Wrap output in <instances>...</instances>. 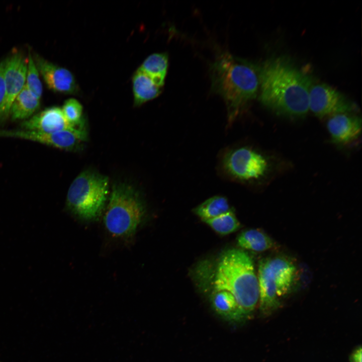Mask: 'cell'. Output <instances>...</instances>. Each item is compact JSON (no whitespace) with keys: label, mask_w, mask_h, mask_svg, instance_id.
Here are the masks:
<instances>
[{"label":"cell","mask_w":362,"mask_h":362,"mask_svg":"<svg viewBox=\"0 0 362 362\" xmlns=\"http://www.w3.org/2000/svg\"><path fill=\"white\" fill-rule=\"evenodd\" d=\"M261 103L278 114L298 117L309 111L311 77L289 61L270 59L258 67Z\"/></svg>","instance_id":"cell-1"},{"label":"cell","mask_w":362,"mask_h":362,"mask_svg":"<svg viewBox=\"0 0 362 362\" xmlns=\"http://www.w3.org/2000/svg\"><path fill=\"white\" fill-rule=\"evenodd\" d=\"M202 282H207L211 290H225L236 299L249 317L259 302V287L253 260L241 249L224 251L214 265H200Z\"/></svg>","instance_id":"cell-2"},{"label":"cell","mask_w":362,"mask_h":362,"mask_svg":"<svg viewBox=\"0 0 362 362\" xmlns=\"http://www.w3.org/2000/svg\"><path fill=\"white\" fill-rule=\"evenodd\" d=\"M211 90L226 104L233 119L254 99L259 87L258 67L228 52L220 55L211 65Z\"/></svg>","instance_id":"cell-3"},{"label":"cell","mask_w":362,"mask_h":362,"mask_svg":"<svg viewBox=\"0 0 362 362\" xmlns=\"http://www.w3.org/2000/svg\"><path fill=\"white\" fill-rule=\"evenodd\" d=\"M257 277L259 308L268 313L277 308L281 299L292 291L298 278V269L285 256L267 257L259 261Z\"/></svg>","instance_id":"cell-4"},{"label":"cell","mask_w":362,"mask_h":362,"mask_svg":"<svg viewBox=\"0 0 362 362\" xmlns=\"http://www.w3.org/2000/svg\"><path fill=\"white\" fill-rule=\"evenodd\" d=\"M108 177L86 170L71 184L66 196V207L74 215L85 221L98 219L104 208L109 191Z\"/></svg>","instance_id":"cell-5"},{"label":"cell","mask_w":362,"mask_h":362,"mask_svg":"<svg viewBox=\"0 0 362 362\" xmlns=\"http://www.w3.org/2000/svg\"><path fill=\"white\" fill-rule=\"evenodd\" d=\"M144 213L141 199L132 187L121 184L115 185L104 218L106 228L114 236H130L135 232Z\"/></svg>","instance_id":"cell-6"},{"label":"cell","mask_w":362,"mask_h":362,"mask_svg":"<svg viewBox=\"0 0 362 362\" xmlns=\"http://www.w3.org/2000/svg\"><path fill=\"white\" fill-rule=\"evenodd\" d=\"M0 137H13L39 142L67 151L76 150L87 138L84 128H73L54 133L26 130L0 129Z\"/></svg>","instance_id":"cell-7"},{"label":"cell","mask_w":362,"mask_h":362,"mask_svg":"<svg viewBox=\"0 0 362 362\" xmlns=\"http://www.w3.org/2000/svg\"><path fill=\"white\" fill-rule=\"evenodd\" d=\"M223 165L230 174L242 180L262 176L268 167L267 162L263 156L245 147L229 152L224 158Z\"/></svg>","instance_id":"cell-8"},{"label":"cell","mask_w":362,"mask_h":362,"mask_svg":"<svg viewBox=\"0 0 362 362\" xmlns=\"http://www.w3.org/2000/svg\"><path fill=\"white\" fill-rule=\"evenodd\" d=\"M353 104L342 93L325 83L312 84L309 95V109L316 116L323 118L348 113Z\"/></svg>","instance_id":"cell-9"},{"label":"cell","mask_w":362,"mask_h":362,"mask_svg":"<svg viewBox=\"0 0 362 362\" xmlns=\"http://www.w3.org/2000/svg\"><path fill=\"white\" fill-rule=\"evenodd\" d=\"M3 62L6 96L0 109V119L10 115L14 100L25 85L28 59L20 53H17Z\"/></svg>","instance_id":"cell-10"},{"label":"cell","mask_w":362,"mask_h":362,"mask_svg":"<svg viewBox=\"0 0 362 362\" xmlns=\"http://www.w3.org/2000/svg\"><path fill=\"white\" fill-rule=\"evenodd\" d=\"M34 60L47 87L64 94H76L79 88L73 74L67 69L54 64L38 55Z\"/></svg>","instance_id":"cell-11"},{"label":"cell","mask_w":362,"mask_h":362,"mask_svg":"<svg viewBox=\"0 0 362 362\" xmlns=\"http://www.w3.org/2000/svg\"><path fill=\"white\" fill-rule=\"evenodd\" d=\"M21 126L24 130L43 133H54L79 128L71 126L65 118L61 108L58 107L45 109L24 121Z\"/></svg>","instance_id":"cell-12"},{"label":"cell","mask_w":362,"mask_h":362,"mask_svg":"<svg viewBox=\"0 0 362 362\" xmlns=\"http://www.w3.org/2000/svg\"><path fill=\"white\" fill-rule=\"evenodd\" d=\"M327 126L332 141L344 144L356 139L361 132V119L347 113L331 116Z\"/></svg>","instance_id":"cell-13"},{"label":"cell","mask_w":362,"mask_h":362,"mask_svg":"<svg viewBox=\"0 0 362 362\" xmlns=\"http://www.w3.org/2000/svg\"><path fill=\"white\" fill-rule=\"evenodd\" d=\"M210 300L215 311L222 317L232 321L247 318L233 295L225 290H211Z\"/></svg>","instance_id":"cell-14"},{"label":"cell","mask_w":362,"mask_h":362,"mask_svg":"<svg viewBox=\"0 0 362 362\" xmlns=\"http://www.w3.org/2000/svg\"><path fill=\"white\" fill-rule=\"evenodd\" d=\"M134 105L138 107L158 96L162 87L157 85L145 73L138 69L132 78Z\"/></svg>","instance_id":"cell-15"},{"label":"cell","mask_w":362,"mask_h":362,"mask_svg":"<svg viewBox=\"0 0 362 362\" xmlns=\"http://www.w3.org/2000/svg\"><path fill=\"white\" fill-rule=\"evenodd\" d=\"M237 244L242 249L263 252L275 246L273 239L261 229H250L242 231L237 237Z\"/></svg>","instance_id":"cell-16"},{"label":"cell","mask_w":362,"mask_h":362,"mask_svg":"<svg viewBox=\"0 0 362 362\" xmlns=\"http://www.w3.org/2000/svg\"><path fill=\"white\" fill-rule=\"evenodd\" d=\"M40 107V100L25 85L14 100L10 111L13 120L28 118Z\"/></svg>","instance_id":"cell-17"},{"label":"cell","mask_w":362,"mask_h":362,"mask_svg":"<svg viewBox=\"0 0 362 362\" xmlns=\"http://www.w3.org/2000/svg\"><path fill=\"white\" fill-rule=\"evenodd\" d=\"M168 56L166 53L149 55L138 68L148 76L158 86L162 87L167 73Z\"/></svg>","instance_id":"cell-18"},{"label":"cell","mask_w":362,"mask_h":362,"mask_svg":"<svg viewBox=\"0 0 362 362\" xmlns=\"http://www.w3.org/2000/svg\"><path fill=\"white\" fill-rule=\"evenodd\" d=\"M231 211H233L228 200L221 196L209 198L194 209V213L202 221L214 218Z\"/></svg>","instance_id":"cell-19"},{"label":"cell","mask_w":362,"mask_h":362,"mask_svg":"<svg viewBox=\"0 0 362 362\" xmlns=\"http://www.w3.org/2000/svg\"><path fill=\"white\" fill-rule=\"evenodd\" d=\"M216 233L226 235L237 231L240 223L233 211L229 212L214 218L203 220Z\"/></svg>","instance_id":"cell-20"},{"label":"cell","mask_w":362,"mask_h":362,"mask_svg":"<svg viewBox=\"0 0 362 362\" xmlns=\"http://www.w3.org/2000/svg\"><path fill=\"white\" fill-rule=\"evenodd\" d=\"M68 122L74 127H84L83 107L76 99L70 98L66 100L61 108Z\"/></svg>","instance_id":"cell-21"},{"label":"cell","mask_w":362,"mask_h":362,"mask_svg":"<svg viewBox=\"0 0 362 362\" xmlns=\"http://www.w3.org/2000/svg\"><path fill=\"white\" fill-rule=\"evenodd\" d=\"M39 74L33 57L29 53L25 86L33 94L40 100L43 93V87Z\"/></svg>","instance_id":"cell-22"},{"label":"cell","mask_w":362,"mask_h":362,"mask_svg":"<svg viewBox=\"0 0 362 362\" xmlns=\"http://www.w3.org/2000/svg\"><path fill=\"white\" fill-rule=\"evenodd\" d=\"M6 96V88L4 77L3 62L0 63V109L4 102Z\"/></svg>","instance_id":"cell-23"},{"label":"cell","mask_w":362,"mask_h":362,"mask_svg":"<svg viewBox=\"0 0 362 362\" xmlns=\"http://www.w3.org/2000/svg\"><path fill=\"white\" fill-rule=\"evenodd\" d=\"M361 348L357 347L354 350L350 356V362H361Z\"/></svg>","instance_id":"cell-24"}]
</instances>
